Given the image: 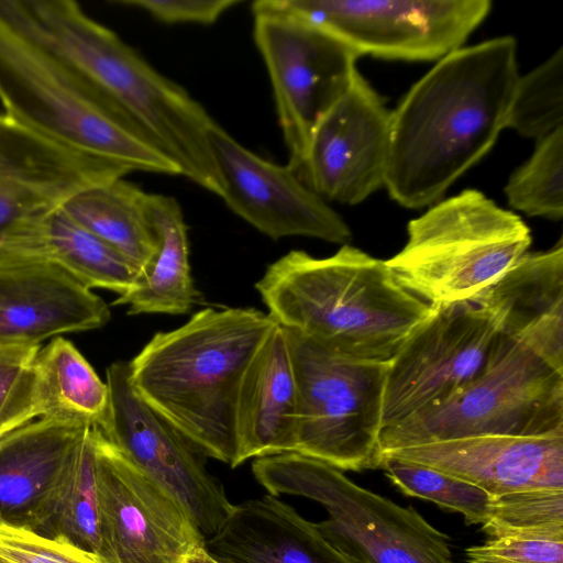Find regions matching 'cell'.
I'll return each instance as SVG.
<instances>
[{
  "label": "cell",
  "mask_w": 563,
  "mask_h": 563,
  "mask_svg": "<svg viewBox=\"0 0 563 563\" xmlns=\"http://www.w3.org/2000/svg\"><path fill=\"white\" fill-rule=\"evenodd\" d=\"M519 77L511 36L437 60L391 111L384 185L389 196L409 209L439 201L506 129Z\"/></svg>",
  "instance_id": "1"
},
{
  "label": "cell",
  "mask_w": 563,
  "mask_h": 563,
  "mask_svg": "<svg viewBox=\"0 0 563 563\" xmlns=\"http://www.w3.org/2000/svg\"><path fill=\"white\" fill-rule=\"evenodd\" d=\"M0 16L71 66L179 167L219 196L223 184L209 141L214 120L73 0H0Z\"/></svg>",
  "instance_id": "2"
},
{
  "label": "cell",
  "mask_w": 563,
  "mask_h": 563,
  "mask_svg": "<svg viewBox=\"0 0 563 563\" xmlns=\"http://www.w3.org/2000/svg\"><path fill=\"white\" fill-rule=\"evenodd\" d=\"M255 288L279 325L365 362L388 363L431 311L385 261L349 244L328 257L290 251Z\"/></svg>",
  "instance_id": "3"
},
{
  "label": "cell",
  "mask_w": 563,
  "mask_h": 563,
  "mask_svg": "<svg viewBox=\"0 0 563 563\" xmlns=\"http://www.w3.org/2000/svg\"><path fill=\"white\" fill-rule=\"evenodd\" d=\"M276 323L255 308L201 309L152 336L129 361L131 383L199 454L234 467L240 384Z\"/></svg>",
  "instance_id": "4"
},
{
  "label": "cell",
  "mask_w": 563,
  "mask_h": 563,
  "mask_svg": "<svg viewBox=\"0 0 563 563\" xmlns=\"http://www.w3.org/2000/svg\"><path fill=\"white\" fill-rule=\"evenodd\" d=\"M0 101L5 114L71 152L130 172L181 175L177 164L106 96L1 16Z\"/></svg>",
  "instance_id": "5"
},
{
  "label": "cell",
  "mask_w": 563,
  "mask_h": 563,
  "mask_svg": "<svg viewBox=\"0 0 563 563\" xmlns=\"http://www.w3.org/2000/svg\"><path fill=\"white\" fill-rule=\"evenodd\" d=\"M531 245L528 225L476 189L440 200L407 225L405 246L386 262L430 306L471 302Z\"/></svg>",
  "instance_id": "6"
},
{
  "label": "cell",
  "mask_w": 563,
  "mask_h": 563,
  "mask_svg": "<svg viewBox=\"0 0 563 563\" xmlns=\"http://www.w3.org/2000/svg\"><path fill=\"white\" fill-rule=\"evenodd\" d=\"M563 432V373L498 333L482 371L443 401L382 428L380 454L460 438Z\"/></svg>",
  "instance_id": "7"
},
{
  "label": "cell",
  "mask_w": 563,
  "mask_h": 563,
  "mask_svg": "<svg viewBox=\"0 0 563 563\" xmlns=\"http://www.w3.org/2000/svg\"><path fill=\"white\" fill-rule=\"evenodd\" d=\"M252 472L271 494L317 501L329 517L322 537L357 563H457L450 537L412 507L358 486L342 471L295 452L255 459Z\"/></svg>",
  "instance_id": "8"
},
{
  "label": "cell",
  "mask_w": 563,
  "mask_h": 563,
  "mask_svg": "<svg viewBox=\"0 0 563 563\" xmlns=\"http://www.w3.org/2000/svg\"><path fill=\"white\" fill-rule=\"evenodd\" d=\"M285 331L298 388L295 453L342 472L379 468L389 362L354 360Z\"/></svg>",
  "instance_id": "9"
},
{
  "label": "cell",
  "mask_w": 563,
  "mask_h": 563,
  "mask_svg": "<svg viewBox=\"0 0 563 563\" xmlns=\"http://www.w3.org/2000/svg\"><path fill=\"white\" fill-rule=\"evenodd\" d=\"M254 41L267 68L288 166L297 172L312 130L350 87L360 55L345 42L286 9L252 3Z\"/></svg>",
  "instance_id": "10"
},
{
  "label": "cell",
  "mask_w": 563,
  "mask_h": 563,
  "mask_svg": "<svg viewBox=\"0 0 563 563\" xmlns=\"http://www.w3.org/2000/svg\"><path fill=\"white\" fill-rule=\"evenodd\" d=\"M360 56L439 60L463 47L486 19L489 0H280Z\"/></svg>",
  "instance_id": "11"
},
{
  "label": "cell",
  "mask_w": 563,
  "mask_h": 563,
  "mask_svg": "<svg viewBox=\"0 0 563 563\" xmlns=\"http://www.w3.org/2000/svg\"><path fill=\"white\" fill-rule=\"evenodd\" d=\"M106 377L108 405L96 423L102 435L183 504L205 541L211 538L234 508L222 484L206 470L195 448L139 396L129 362L110 364Z\"/></svg>",
  "instance_id": "12"
},
{
  "label": "cell",
  "mask_w": 563,
  "mask_h": 563,
  "mask_svg": "<svg viewBox=\"0 0 563 563\" xmlns=\"http://www.w3.org/2000/svg\"><path fill=\"white\" fill-rule=\"evenodd\" d=\"M102 563H187L205 545L167 489L128 461L93 423Z\"/></svg>",
  "instance_id": "13"
},
{
  "label": "cell",
  "mask_w": 563,
  "mask_h": 563,
  "mask_svg": "<svg viewBox=\"0 0 563 563\" xmlns=\"http://www.w3.org/2000/svg\"><path fill=\"white\" fill-rule=\"evenodd\" d=\"M498 333L474 302L431 306L388 363L382 428L443 401L471 382Z\"/></svg>",
  "instance_id": "14"
},
{
  "label": "cell",
  "mask_w": 563,
  "mask_h": 563,
  "mask_svg": "<svg viewBox=\"0 0 563 563\" xmlns=\"http://www.w3.org/2000/svg\"><path fill=\"white\" fill-rule=\"evenodd\" d=\"M391 111L357 71L311 132L296 172L325 201L357 205L385 185Z\"/></svg>",
  "instance_id": "15"
},
{
  "label": "cell",
  "mask_w": 563,
  "mask_h": 563,
  "mask_svg": "<svg viewBox=\"0 0 563 563\" xmlns=\"http://www.w3.org/2000/svg\"><path fill=\"white\" fill-rule=\"evenodd\" d=\"M209 141L223 184L221 198L257 231L275 241L307 236L344 245L351 240L343 218L288 165L253 153L216 121Z\"/></svg>",
  "instance_id": "16"
},
{
  "label": "cell",
  "mask_w": 563,
  "mask_h": 563,
  "mask_svg": "<svg viewBox=\"0 0 563 563\" xmlns=\"http://www.w3.org/2000/svg\"><path fill=\"white\" fill-rule=\"evenodd\" d=\"M129 173L58 146L0 114V243L60 208L77 191Z\"/></svg>",
  "instance_id": "17"
},
{
  "label": "cell",
  "mask_w": 563,
  "mask_h": 563,
  "mask_svg": "<svg viewBox=\"0 0 563 563\" xmlns=\"http://www.w3.org/2000/svg\"><path fill=\"white\" fill-rule=\"evenodd\" d=\"M437 470L490 496L533 488L563 489V432L486 434L405 446L380 454Z\"/></svg>",
  "instance_id": "18"
},
{
  "label": "cell",
  "mask_w": 563,
  "mask_h": 563,
  "mask_svg": "<svg viewBox=\"0 0 563 563\" xmlns=\"http://www.w3.org/2000/svg\"><path fill=\"white\" fill-rule=\"evenodd\" d=\"M91 424L42 417L0 437V523L31 531L37 528Z\"/></svg>",
  "instance_id": "19"
},
{
  "label": "cell",
  "mask_w": 563,
  "mask_h": 563,
  "mask_svg": "<svg viewBox=\"0 0 563 563\" xmlns=\"http://www.w3.org/2000/svg\"><path fill=\"white\" fill-rule=\"evenodd\" d=\"M106 301L47 263H0V345H41L110 320Z\"/></svg>",
  "instance_id": "20"
},
{
  "label": "cell",
  "mask_w": 563,
  "mask_h": 563,
  "mask_svg": "<svg viewBox=\"0 0 563 563\" xmlns=\"http://www.w3.org/2000/svg\"><path fill=\"white\" fill-rule=\"evenodd\" d=\"M510 336L563 373V242L527 252L473 301Z\"/></svg>",
  "instance_id": "21"
},
{
  "label": "cell",
  "mask_w": 563,
  "mask_h": 563,
  "mask_svg": "<svg viewBox=\"0 0 563 563\" xmlns=\"http://www.w3.org/2000/svg\"><path fill=\"white\" fill-rule=\"evenodd\" d=\"M297 422L296 375L286 331L276 323L250 361L240 384L234 467L252 457L295 452Z\"/></svg>",
  "instance_id": "22"
},
{
  "label": "cell",
  "mask_w": 563,
  "mask_h": 563,
  "mask_svg": "<svg viewBox=\"0 0 563 563\" xmlns=\"http://www.w3.org/2000/svg\"><path fill=\"white\" fill-rule=\"evenodd\" d=\"M205 549L220 563H357L271 494L234 505Z\"/></svg>",
  "instance_id": "23"
},
{
  "label": "cell",
  "mask_w": 563,
  "mask_h": 563,
  "mask_svg": "<svg viewBox=\"0 0 563 563\" xmlns=\"http://www.w3.org/2000/svg\"><path fill=\"white\" fill-rule=\"evenodd\" d=\"M55 265L85 287L119 296L137 282L140 272L119 252L85 229L62 208L0 243V263Z\"/></svg>",
  "instance_id": "24"
},
{
  "label": "cell",
  "mask_w": 563,
  "mask_h": 563,
  "mask_svg": "<svg viewBox=\"0 0 563 563\" xmlns=\"http://www.w3.org/2000/svg\"><path fill=\"white\" fill-rule=\"evenodd\" d=\"M156 235V250L135 285L113 305L126 306L128 314H185L197 303L189 263L188 229L178 201L170 196L147 195Z\"/></svg>",
  "instance_id": "25"
},
{
  "label": "cell",
  "mask_w": 563,
  "mask_h": 563,
  "mask_svg": "<svg viewBox=\"0 0 563 563\" xmlns=\"http://www.w3.org/2000/svg\"><path fill=\"white\" fill-rule=\"evenodd\" d=\"M147 195L118 178L77 191L60 208L141 273L156 250Z\"/></svg>",
  "instance_id": "26"
},
{
  "label": "cell",
  "mask_w": 563,
  "mask_h": 563,
  "mask_svg": "<svg viewBox=\"0 0 563 563\" xmlns=\"http://www.w3.org/2000/svg\"><path fill=\"white\" fill-rule=\"evenodd\" d=\"M43 417L97 423L108 405V386L68 340L56 336L36 356Z\"/></svg>",
  "instance_id": "27"
},
{
  "label": "cell",
  "mask_w": 563,
  "mask_h": 563,
  "mask_svg": "<svg viewBox=\"0 0 563 563\" xmlns=\"http://www.w3.org/2000/svg\"><path fill=\"white\" fill-rule=\"evenodd\" d=\"M92 427L48 514L33 532L68 543L98 559L99 504Z\"/></svg>",
  "instance_id": "28"
},
{
  "label": "cell",
  "mask_w": 563,
  "mask_h": 563,
  "mask_svg": "<svg viewBox=\"0 0 563 563\" xmlns=\"http://www.w3.org/2000/svg\"><path fill=\"white\" fill-rule=\"evenodd\" d=\"M508 203L531 217H563V126L537 141L531 156L505 187Z\"/></svg>",
  "instance_id": "29"
},
{
  "label": "cell",
  "mask_w": 563,
  "mask_h": 563,
  "mask_svg": "<svg viewBox=\"0 0 563 563\" xmlns=\"http://www.w3.org/2000/svg\"><path fill=\"white\" fill-rule=\"evenodd\" d=\"M482 531L489 539L563 540V489L533 488L490 496Z\"/></svg>",
  "instance_id": "30"
},
{
  "label": "cell",
  "mask_w": 563,
  "mask_h": 563,
  "mask_svg": "<svg viewBox=\"0 0 563 563\" xmlns=\"http://www.w3.org/2000/svg\"><path fill=\"white\" fill-rule=\"evenodd\" d=\"M563 126V48L520 76L509 104L506 128L541 140Z\"/></svg>",
  "instance_id": "31"
},
{
  "label": "cell",
  "mask_w": 563,
  "mask_h": 563,
  "mask_svg": "<svg viewBox=\"0 0 563 563\" xmlns=\"http://www.w3.org/2000/svg\"><path fill=\"white\" fill-rule=\"evenodd\" d=\"M379 468L404 495L459 512L467 525H483L488 518L490 495L471 483L394 457H382Z\"/></svg>",
  "instance_id": "32"
},
{
  "label": "cell",
  "mask_w": 563,
  "mask_h": 563,
  "mask_svg": "<svg viewBox=\"0 0 563 563\" xmlns=\"http://www.w3.org/2000/svg\"><path fill=\"white\" fill-rule=\"evenodd\" d=\"M41 345H0V437L43 417L36 356Z\"/></svg>",
  "instance_id": "33"
},
{
  "label": "cell",
  "mask_w": 563,
  "mask_h": 563,
  "mask_svg": "<svg viewBox=\"0 0 563 563\" xmlns=\"http://www.w3.org/2000/svg\"><path fill=\"white\" fill-rule=\"evenodd\" d=\"M0 556L13 563H102L63 541L0 523Z\"/></svg>",
  "instance_id": "34"
},
{
  "label": "cell",
  "mask_w": 563,
  "mask_h": 563,
  "mask_svg": "<svg viewBox=\"0 0 563 563\" xmlns=\"http://www.w3.org/2000/svg\"><path fill=\"white\" fill-rule=\"evenodd\" d=\"M465 563H563V540L488 539L465 550Z\"/></svg>",
  "instance_id": "35"
},
{
  "label": "cell",
  "mask_w": 563,
  "mask_h": 563,
  "mask_svg": "<svg viewBox=\"0 0 563 563\" xmlns=\"http://www.w3.org/2000/svg\"><path fill=\"white\" fill-rule=\"evenodd\" d=\"M118 4L137 8L165 24H214L240 0H118Z\"/></svg>",
  "instance_id": "36"
},
{
  "label": "cell",
  "mask_w": 563,
  "mask_h": 563,
  "mask_svg": "<svg viewBox=\"0 0 563 563\" xmlns=\"http://www.w3.org/2000/svg\"><path fill=\"white\" fill-rule=\"evenodd\" d=\"M187 563H220L212 558L205 549V545L196 549L187 560Z\"/></svg>",
  "instance_id": "37"
},
{
  "label": "cell",
  "mask_w": 563,
  "mask_h": 563,
  "mask_svg": "<svg viewBox=\"0 0 563 563\" xmlns=\"http://www.w3.org/2000/svg\"><path fill=\"white\" fill-rule=\"evenodd\" d=\"M0 563H13V562L0 556Z\"/></svg>",
  "instance_id": "38"
}]
</instances>
